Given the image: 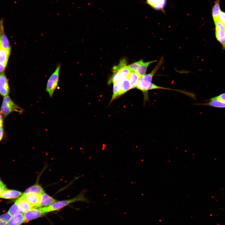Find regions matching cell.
Returning a JSON list of instances; mask_svg holds the SVG:
<instances>
[{"mask_svg": "<svg viewBox=\"0 0 225 225\" xmlns=\"http://www.w3.org/2000/svg\"><path fill=\"white\" fill-rule=\"evenodd\" d=\"M87 191L86 189L83 190L78 195L74 198L66 200L57 201L49 206L41 207V209L45 213L59 210L72 203L78 202H83L86 203H89L90 202V201L85 197V194Z\"/></svg>", "mask_w": 225, "mask_h": 225, "instance_id": "obj_1", "label": "cell"}, {"mask_svg": "<svg viewBox=\"0 0 225 225\" xmlns=\"http://www.w3.org/2000/svg\"><path fill=\"white\" fill-rule=\"evenodd\" d=\"M24 110L16 104L8 95L4 97L0 108L1 112L4 118L14 112L22 113Z\"/></svg>", "mask_w": 225, "mask_h": 225, "instance_id": "obj_2", "label": "cell"}, {"mask_svg": "<svg viewBox=\"0 0 225 225\" xmlns=\"http://www.w3.org/2000/svg\"><path fill=\"white\" fill-rule=\"evenodd\" d=\"M60 68L61 65L59 64L47 81L46 91L50 98L52 97L54 91L58 87Z\"/></svg>", "mask_w": 225, "mask_h": 225, "instance_id": "obj_3", "label": "cell"}, {"mask_svg": "<svg viewBox=\"0 0 225 225\" xmlns=\"http://www.w3.org/2000/svg\"><path fill=\"white\" fill-rule=\"evenodd\" d=\"M131 71L128 65L123 67L117 72L113 73L108 82V84H113L128 78Z\"/></svg>", "mask_w": 225, "mask_h": 225, "instance_id": "obj_4", "label": "cell"}, {"mask_svg": "<svg viewBox=\"0 0 225 225\" xmlns=\"http://www.w3.org/2000/svg\"><path fill=\"white\" fill-rule=\"evenodd\" d=\"M214 23L216 38L225 50V26L218 22H215Z\"/></svg>", "mask_w": 225, "mask_h": 225, "instance_id": "obj_5", "label": "cell"}, {"mask_svg": "<svg viewBox=\"0 0 225 225\" xmlns=\"http://www.w3.org/2000/svg\"><path fill=\"white\" fill-rule=\"evenodd\" d=\"M45 213L43 212L41 207L33 208L23 214L25 222L40 218Z\"/></svg>", "mask_w": 225, "mask_h": 225, "instance_id": "obj_6", "label": "cell"}, {"mask_svg": "<svg viewBox=\"0 0 225 225\" xmlns=\"http://www.w3.org/2000/svg\"><path fill=\"white\" fill-rule=\"evenodd\" d=\"M21 197L27 201L33 208L39 207L41 194L28 192L23 193Z\"/></svg>", "mask_w": 225, "mask_h": 225, "instance_id": "obj_7", "label": "cell"}, {"mask_svg": "<svg viewBox=\"0 0 225 225\" xmlns=\"http://www.w3.org/2000/svg\"><path fill=\"white\" fill-rule=\"evenodd\" d=\"M10 88L8 80L3 72L0 73V94L3 97L8 95Z\"/></svg>", "mask_w": 225, "mask_h": 225, "instance_id": "obj_8", "label": "cell"}, {"mask_svg": "<svg viewBox=\"0 0 225 225\" xmlns=\"http://www.w3.org/2000/svg\"><path fill=\"white\" fill-rule=\"evenodd\" d=\"M0 45L3 48L10 52L11 47L8 39L4 33L2 20L0 21Z\"/></svg>", "mask_w": 225, "mask_h": 225, "instance_id": "obj_9", "label": "cell"}, {"mask_svg": "<svg viewBox=\"0 0 225 225\" xmlns=\"http://www.w3.org/2000/svg\"><path fill=\"white\" fill-rule=\"evenodd\" d=\"M156 89H161L176 91L181 93H182L185 94L193 99H195L196 98L195 97V95L193 93L190 92L183 90L174 89L169 88L160 86L157 85L153 83H152V82H149L148 83V91Z\"/></svg>", "mask_w": 225, "mask_h": 225, "instance_id": "obj_10", "label": "cell"}, {"mask_svg": "<svg viewBox=\"0 0 225 225\" xmlns=\"http://www.w3.org/2000/svg\"><path fill=\"white\" fill-rule=\"evenodd\" d=\"M57 201L45 192L41 194L39 207L50 205Z\"/></svg>", "mask_w": 225, "mask_h": 225, "instance_id": "obj_11", "label": "cell"}, {"mask_svg": "<svg viewBox=\"0 0 225 225\" xmlns=\"http://www.w3.org/2000/svg\"><path fill=\"white\" fill-rule=\"evenodd\" d=\"M24 222L23 214L19 213L12 216L7 225H21Z\"/></svg>", "mask_w": 225, "mask_h": 225, "instance_id": "obj_12", "label": "cell"}, {"mask_svg": "<svg viewBox=\"0 0 225 225\" xmlns=\"http://www.w3.org/2000/svg\"><path fill=\"white\" fill-rule=\"evenodd\" d=\"M22 194V192L19 191L6 189L2 192L0 198L7 199L15 198Z\"/></svg>", "mask_w": 225, "mask_h": 225, "instance_id": "obj_13", "label": "cell"}, {"mask_svg": "<svg viewBox=\"0 0 225 225\" xmlns=\"http://www.w3.org/2000/svg\"><path fill=\"white\" fill-rule=\"evenodd\" d=\"M15 202L22 213H24L33 208L27 201L21 197L18 199Z\"/></svg>", "mask_w": 225, "mask_h": 225, "instance_id": "obj_14", "label": "cell"}, {"mask_svg": "<svg viewBox=\"0 0 225 225\" xmlns=\"http://www.w3.org/2000/svg\"><path fill=\"white\" fill-rule=\"evenodd\" d=\"M147 4L156 10H162L166 3V0H146Z\"/></svg>", "mask_w": 225, "mask_h": 225, "instance_id": "obj_15", "label": "cell"}, {"mask_svg": "<svg viewBox=\"0 0 225 225\" xmlns=\"http://www.w3.org/2000/svg\"><path fill=\"white\" fill-rule=\"evenodd\" d=\"M118 83L119 89V97L131 89L128 78L118 82Z\"/></svg>", "mask_w": 225, "mask_h": 225, "instance_id": "obj_16", "label": "cell"}, {"mask_svg": "<svg viewBox=\"0 0 225 225\" xmlns=\"http://www.w3.org/2000/svg\"><path fill=\"white\" fill-rule=\"evenodd\" d=\"M157 61V60L149 61L147 62H144L142 61L140 64L137 72L141 76L146 74L147 68L152 63L156 62Z\"/></svg>", "mask_w": 225, "mask_h": 225, "instance_id": "obj_17", "label": "cell"}, {"mask_svg": "<svg viewBox=\"0 0 225 225\" xmlns=\"http://www.w3.org/2000/svg\"><path fill=\"white\" fill-rule=\"evenodd\" d=\"M141 77L136 72L132 71L128 78L131 89L136 88Z\"/></svg>", "mask_w": 225, "mask_h": 225, "instance_id": "obj_18", "label": "cell"}, {"mask_svg": "<svg viewBox=\"0 0 225 225\" xmlns=\"http://www.w3.org/2000/svg\"><path fill=\"white\" fill-rule=\"evenodd\" d=\"M9 52L0 45V64L6 67L10 54Z\"/></svg>", "mask_w": 225, "mask_h": 225, "instance_id": "obj_19", "label": "cell"}, {"mask_svg": "<svg viewBox=\"0 0 225 225\" xmlns=\"http://www.w3.org/2000/svg\"><path fill=\"white\" fill-rule=\"evenodd\" d=\"M44 192L42 187L39 184H35L27 188L23 193L32 192L39 194H41Z\"/></svg>", "mask_w": 225, "mask_h": 225, "instance_id": "obj_20", "label": "cell"}, {"mask_svg": "<svg viewBox=\"0 0 225 225\" xmlns=\"http://www.w3.org/2000/svg\"><path fill=\"white\" fill-rule=\"evenodd\" d=\"M220 1L217 0L215 2L212 9V15L213 21L216 19L221 11Z\"/></svg>", "mask_w": 225, "mask_h": 225, "instance_id": "obj_21", "label": "cell"}, {"mask_svg": "<svg viewBox=\"0 0 225 225\" xmlns=\"http://www.w3.org/2000/svg\"><path fill=\"white\" fill-rule=\"evenodd\" d=\"M119 97V89L118 82H117L113 83V93L110 102Z\"/></svg>", "mask_w": 225, "mask_h": 225, "instance_id": "obj_22", "label": "cell"}, {"mask_svg": "<svg viewBox=\"0 0 225 225\" xmlns=\"http://www.w3.org/2000/svg\"><path fill=\"white\" fill-rule=\"evenodd\" d=\"M164 61V58L163 57H161L159 61L158 62V64H157L156 66L155 67L154 69L152 70L151 72H153L155 74L156 73L158 70L161 67ZM149 101V96L147 97H144V103H145L146 102Z\"/></svg>", "mask_w": 225, "mask_h": 225, "instance_id": "obj_23", "label": "cell"}, {"mask_svg": "<svg viewBox=\"0 0 225 225\" xmlns=\"http://www.w3.org/2000/svg\"><path fill=\"white\" fill-rule=\"evenodd\" d=\"M11 216L8 212L0 216V225H6Z\"/></svg>", "mask_w": 225, "mask_h": 225, "instance_id": "obj_24", "label": "cell"}, {"mask_svg": "<svg viewBox=\"0 0 225 225\" xmlns=\"http://www.w3.org/2000/svg\"><path fill=\"white\" fill-rule=\"evenodd\" d=\"M127 61L125 58H123L120 61L119 63L114 66L112 68V72L114 73L123 67L127 65Z\"/></svg>", "mask_w": 225, "mask_h": 225, "instance_id": "obj_25", "label": "cell"}, {"mask_svg": "<svg viewBox=\"0 0 225 225\" xmlns=\"http://www.w3.org/2000/svg\"><path fill=\"white\" fill-rule=\"evenodd\" d=\"M8 212L11 216L18 213H22L20 211L17 204L15 202L10 207Z\"/></svg>", "mask_w": 225, "mask_h": 225, "instance_id": "obj_26", "label": "cell"}, {"mask_svg": "<svg viewBox=\"0 0 225 225\" xmlns=\"http://www.w3.org/2000/svg\"><path fill=\"white\" fill-rule=\"evenodd\" d=\"M143 61V59H140L138 61L136 62L128 65V66L131 71H133L137 72L140 64Z\"/></svg>", "mask_w": 225, "mask_h": 225, "instance_id": "obj_27", "label": "cell"}, {"mask_svg": "<svg viewBox=\"0 0 225 225\" xmlns=\"http://www.w3.org/2000/svg\"><path fill=\"white\" fill-rule=\"evenodd\" d=\"M214 21L219 22L225 26V12L221 11L217 18Z\"/></svg>", "mask_w": 225, "mask_h": 225, "instance_id": "obj_28", "label": "cell"}, {"mask_svg": "<svg viewBox=\"0 0 225 225\" xmlns=\"http://www.w3.org/2000/svg\"><path fill=\"white\" fill-rule=\"evenodd\" d=\"M213 99H217L221 101L225 102V92L220 94L218 96L212 98Z\"/></svg>", "mask_w": 225, "mask_h": 225, "instance_id": "obj_29", "label": "cell"}, {"mask_svg": "<svg viewBox=\"0 0 225 225\" xmlns=\"http://www.w3.org/2000/svg\"><path fill=\"white\" fill-rule=\"evenodd\" d=\"M6 189L7 188L3 182L0 184V198L2 192Z\"/></svg>", "mask_w": 225, "mask_h": 225, "instance_id": "obj_30", "label": "cell"}, {"mask_svg": "<svg viewBox=\"0 0 225 225\" xmlns=\"http://www.w3.org/2000/svg\"><path fill=\"white\" fill-rule=\"evenodd\" d=\"M3 128L2 127L0 128V142L2 139L3 136L4 130Z\"/></svg>", "mask_w": 225, "mask_h": 225, "instance_id": "obj_31", "label": "cell"}, {"mask_svg": "<svg viewBox=\"0 0 225 225\" xmlns=\"http://www.w3.org/2000/svg\"><path fill=\"white\" fill-rule=\"evenodd\" d=\"M3 119L2 115L0 111V128L3 127Z\"/></svg>", "mask_w": 225, "mask_h": 225, "instance_id": "obj_32", "label": "cell"}, {"mask_svg": "<svg viewBox=\"0 0 225 225\" xmlns=\"http://www.w3.org/2000/svg\"><path fill=\"white\" fill-rule=\"evenodd\" d=\"M6 67L0 64V73L3 72Z\"/></svg>", "mask_w": 225, "mask_h": 225, "instance_id": "obj_33", "label": "cell"}, {"mask_svg": "<svg viewBox=\"0 0 225 225\" xmlns=\"http://www.w3.org/2000/svg\"><path fill=\"white\" fill-rule=\"evenodd\" d=\"M2 181L0 179V184L1 183H2Z\"/></svg>", "mask_w": 225, "mask_h": 225, "instance_id": "obj_34", "label": "cell"}, {"mask_svg": "<svg viewBox=\"0 0 225 225\" xmlns=\"http://www.w3.org/2000/svg\"></svg>", "mask_w": 225, "mask_h": 225, "instance_id": "obj_35", "label": "cell"}]
</instances>
